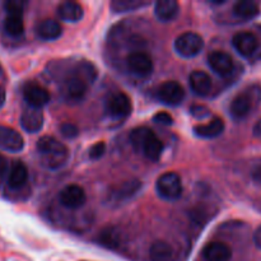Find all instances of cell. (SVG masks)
I'll list each match as a JSON object with an SVG mask.
<instances>
[{"label":"cell","mask_w":261,"mask_h":261,"mask_svg":"<svg viewBox=\"0 0 261 261\" xmlns=\"http://www.w3.org/2000/svg\"><path fill=\"white\" fill-rule=\"evenodd\" d=\"M158 101L167 106H178L185 98L184 87L176 81H167L161 84L155 92Z\"/></svg>","instance_id":"obj_7"},{"label":"cell","mask_w":261,"mask_h":261,"mask_svg":"<svg viewBox=\"0 0 261 261\" xmlns=\"http://www.w3.org/2000/svg\"><path fill=\"white\" fill-rule=\"evenodd\" d=\"M252 134H254V137L260 138L261 139V119L255 124L254 129H252Z\"/></svg>","instance_id":"obj_38"},{"label":"cell","mask_w":261,"mask_h":261,"mask_svg":"<svg viewBox=\"0 0 261 261\" xmlns=\"http://www.w3.org/2000/svg\"><path fill=\"white\" fill-rule=\"evenodd\" d=\"M4 31L10 37H19L24 33V22L19 15H7L4 20Z\"/></svg>","instance_id":"obj_29"},{"label":"cell","mask_w":261,"mask_h":261,"mask_svg":"<svg viewBox=\"0 0 261 261\" xmlns=\"http://www.w3.org/2000/svg\"><path fill=\"white\" fill-rule=\"evenodd\" d=\"M36 35L43 41H55L63 35V28L58 20L47 18L38 23L36 27Z\"/></svg>","instance_id":"obj_21"},{"label":"cell","mask_w":261,"mask_h":261,"mask_svg":"<svg viewBox=\"0 0 261 261\" xmlns=\"http://www.w3.org/2000/svg\"><path fill=\"white\" fill-rule=\"evenodd\" d=\"M173 48L181 58H195L203 51L204 40L199 33L185 32L176 38L173 42Z\"/></svg>","instance_id":"obj_5"},{"label":"cell","mask_w":261,"mask_h":261,"mask_svg":"<svg viewBox=\"0 0 261 261\" xmlns=\"http://www.w3.org/2000/svg\"><path fill=\"white\" fill-rule=\"evenodd\" d=\"M148 5H150V2H143V0H114V2H111L110 7H111L114 13L121 14V13L134 12V10L148 7Z\"/></svg>","instance_id":"obj_27"},{"label":"cell","mask_w":261,"mask_h":261,"mask_svg":"<svg viewBox=\"0 0 261 261\" xmlns=\"http://www.w3.org/2000/svg\"><path fill=\"white\" fill-rule=\"evenodd\" d=\"M23 97L28 106L35 107V109H42L50 102V93L47 89L36 83L25 84L23 88Z\"/></svg>","instance_id":"obj_14"},{"label":"cell","mask_w":261,"mask_h":261,"mask_svg":"<svg viewBox=\"0 0 261 261\" xmlns=\"http://www.w3.org/2000/svg\"><path fill=\"white\" fill-rule=\"evenodd\" d=\"M261 99V87L251 86L237 94L229 105L231 116L236 120H242L249 116L251 110Z\"/></svg>","instance_id":"obj_3"},{"label":"cell","mask_w":261,"mask_h":261,"mask_svg":"<svg viewBox=\"0 0 261 261\" xmlns=\"http://www.w3.org/2000/svg\"><path fill=\"white\" fill-rule=\"evenodd\" d=\"M232 46L244 58H251L259 48V40L252 32H239L232 38Z\"/></svg>","instance_id":"obj_10"},{"label":"cell","mask_w":261,"mask_h":261,"mask_svg":"<svg viewBox=\"0 0 261 261\" xmlns=\"http://www.w3.org/2000/svg\"><path fill=\"white\" fill-rule=\"evenodd\" d=\"M252 178H254L256 182L261 184V165L256 166V167H255V170L252 171Z\"/></svg>","instance_id":"obj_37"},{"label":"cell","mask_w":261,"mask_h":261,"mask_svg":"<svg viewBox=\"0 0 261 261\" xmlns=\"http://www.w3.org/2000/svg\"><path fill=\"white\" fill-rule=\"evenodd\" d=\"M25 5H27V3L22 2V0H8V2L4 3V9L8 15H19V17H23Z\"/></svg>","instance_id":"obj_30"},{"label":"cell","mask_w":261,"mask_h":261,"mask_svg":"<svg viewBox=\"0 0 261 261\" xmlns=\"http://www.w3.org/2000/svg\"><path fill=\"white\" fill-rule=\"evenodd\" d=\"M5 99H7V92H5V89L0 86V109L4 106Z\"/></svg>","instance_id":"obj_39"},{"label":"cell","mask_w":261,"mask_h":261,"mask_svg":"<svg viewBox=\"0 0 261 261\" xmlns=\"http://www.w3.org/2000/svg\"><path fill=\"white\" fill-rule=\"evenodd\" d=\"M105 152H106V144L103 142H97L89 149V158L93 161H97L103 157Z\"/></svg>","instance_id":"obj_32"},{"label":"cell","mask_w":261,"mask_h":261,"mask_svg":"<svg viewBox=\"0 0 261 261\" xmlns=\"http://www.w3.org/2000/svg\"><path fill=\"white\" fill-rule=\"evenodd\" d=\"M24 148V139L13 127L0 125V149L9 153H19Z\"/></svg>","instance_id":"obj_11"},{"label":"cell","mask_w":261,"mask_h":261,"mask_svg":"<svg viewBox=\"0 0 261 261\" xmlns=\"http://www.w3.org/2000/svg\"><path fill=\"white\" fill-rule=\"evenodd\" d=\"M97 78V69L88 61H81L64 78L63 94L68 102H81L86 97L88 87Z\"/></svg>","instance_id":"obj_1"},{"label":"cell","mask_w":261,"mask_h":261,"mask_svg":"<svg viewBox=\"0 0 261 261\" xmlns=\"http://www.w3.org/2000/svg\"><path fill=\"white\" fill-rule=\"evenodd\" d=\"M252 240H254V244L257 249L261 250V226L257 227L254 232V236H252Z\"/></svg>","instance_id":"obj_36"},{"label":"cell","mask_w":261,"mask_h":261,"mask_svg":"<svg viewBox=\"0 0 261 261\" xmlns=\"http://www.w3.org/2000/svg\"><path fill=\"white\" fill-rule=\"evenodd\" d=\"M163 148H165L163 142L154 133V134H152L148 138L147 142L143 145L140 153H143L149 161H158L161 158V155H162Z\"/></svg>","instance_id":"obj_26"},{"label":"cell","mask_w":261,"mask_h":261,"mask_svg":"<svg viewBox=\"0 0 261 261\" xmlns=\"http://www.w3.org/2000/svg\"><path fill=\"white\" fill-rule=\"evenodd\" d=\"M190 114L193 115L194 117H196V119H204V117H206L209 114H211V111H209V110L206 109V107L198 105V106H193V107H191V109H190Z\"/></svg>","instance_id":"obj_34"},{"label":"cell","mask_w":261,"mask_h":261,"mask_svg":"<svg viewBox=\"0 0 261 261\" xmlns=\"http://www.w3.org/2000/svg\"><path fill=\"white\" fill-rule=\"evenodd\" d=\"M180 13V4L176 0H158L154 4V15L160 22L168 23L176 19Z\"/></svg>","instance_id":"obj_18"},{"label":"cell","mask_w":261,"mask_h":261,"mask_svg":"<svg viewBox=\"0 0 261 261\" xmlns=\"http://www.w3.org/2000/svg\"><path fill=\"white\" fill-rule=\"evenodd\" d=\"M149 256L152 261H173L175 260V250L168 242L163 240H157L150 245Z\"/></svg>","instance_id":"obj_24"},{"label":"cell","mask_w":261,"mask_h":261,"mask_svg":"<svg viewBox=\"0 0 261 261\" xmlns=\"http://www.w3.org/2000/svg\"><path fill=\"white\" fill-rule=\"evenodd\" d=\"M8 171V160L3 154H0V178L4 177Z\"/></svg>","instance_id":"obj_35"},{"label":"cell","mask_w":261,"mask_h":261,"mask_svg":"<svg viewBox=\"0 0 261 261\" xmlns=\"http://www.w3.org/2000/svg\"><path fill=\"white\" fill-rule=\"evenodd\" d=\"M36 148H37L38 153L42 155L43 165L51 170L61 167L68 161L69 150L66 145H64L63 143L50 135L41 137L37 140Z\"/></svg>","instance_id":"obj_2"},{"label":"cell","mask_w":261,"mask_h":261,"mask_svg":"<svg viewBox=\"0 0 261 261\" xmlns=\"http://www.w3.org/2000/svg\"><path fill=\"white\" fill-rule=\"evenodd\" d=\"M59 201L64 208L75 211V209L82 208L86 204V191L79 185H68L61 189L60 193H59Z\"/></svg>","instance_id":"obj_9"},{"label":"cell","mask_w":261,"mask_h":261,"mask_svg":"<svg viewBox=\"0 0 261 261\" xmlns=\"http://www.w3.org/2000/svg\"><path fill=\"white\" fill-rule=\"evenodd\" d=\"M224 127H226V125H224L223 120L221 117H214L208 124L194 126L193 132L196 137L201 138V139H214L224 132Z\"/></svg>","instance_id":"obj_19"},{"label":"cell","mask_w":261,"mask_h":261,"mask_svg":"<svg viewBox=\"0 0 261 261\" xmlns=\"http://www.w3.org/2000/svg\"><path fill=\"white\" fill-rule=\"evenodd\" d=\"M28 170L27 166L22 162H14L8 173V185L13 190H19L27 184Z\"/></svg>","instance_id":"obj_22"},{"label":"cell","mask_w":261,"mask_h":261,"mask_svg":"<svg viewBox=\"0 0 261 261\" xmlns=\"http://www.w3.org/2000/svg\"><path fill=\"white\" fill-rule=\"evenodd\" d=\"M122 234L117 227H106L97 236V244L109 250H117L121 246Z\"/></svg>","instance_id":"obj_23"},{"label":"cell","mask_w":261,"mask_h":261,"mask_svg":"<svg viewBox=\"0 0 261 261\" xmlns=\"http://www.w3.org/2000/svg\"><path fill=\"white\" fill-rule=\"evenodd\" d=\"M105 110L112 119H126L133 111L132 99L124 92H115L107 97L106 102H105Z\"/></svg>","instance_id":"obj_6"},{"label":"cell","mask_w":261,"mask_h":261,"mask_svg":"<svg viewBox=\"0 0 261 261\" xmlns=\"http://www.w3.org/2000/svg\"><path fill=\"white\" fill-rule=\"evenodd\" d=\"M140 189H142V182L137 178L124 181L119 186L111 189L109 194L110 201H112V203H124V201L134 198L139 193Z\"/></svg>","instance_id":"obj_13"},{"label":"cell","mask_w":261,"mask_h":261,"mask_svg":"<svg viewBox=\"0 0 261 261\" xmlns=\"http://www.w3.org/2000/svg\"><path fill=\"white\" fill-rule=\"evenodd\" d=\"M58 15L61 20L69 23H76L83 19L84 9L76 2H64L58 7Z\"/></svg>","instance_id":"obj_20"},{"label":"cell","mask_w":261,"mask_h":261,"mask_svg":"<svg viewBox=\"0 0 261 261\" xmlns=\"http://www.w3.org/2000/svg\"><path fill=\"white\" fill-rule=\"evenodd\" d=\"M259 5L252 0H240L233 5V14L244 20L252 19L259 15Z\"/></svg>","instance_id":"obj_25"},{"label":"cell","mask_w":261,"mask_h":261,"mask_svg":"<svg viewBox=\"0 0 261 261\" xmlns=\"http://www.w3.org/2000/svg\"><path fill=\"white\" fill-rule=\"evenodd\" d=\"M153 121L158 125H163V126H171L173 124V117L168 112L161 111L153 116Z\"/></svg>","instance_id":"obj_33"},{"label":"cell","mask_w":261,"mask_h":261,"mask_svg":"<svg viewBox=\"0 0 261 261\" xmlns=\"http://www.w3.org/2000/svg\"><path fill=\"white\" fill-rule=\"evenodd\" d=\"M189 84L190 88L196 96L204 97L211 92L213 82L211 75L203 70H194L189 76Z\"/></svg>","instance_id":"obj_17"},{"label":"cell","mask_w":261,"mask_h":261,"mask_svg":"<svg viewBox=\"0 0 261 261\" xmlns=\"http://www.w3.org/2000/svg\"><path fill=\"white\" fill-rule=\"evenodd\" d=\"M158 196L166 201H176L182 196L184 186L181 177L176 172H166L155 182Z\"/></svg>","instance_id":"obj_4"},{"label":"cell","mask_w":261,"mask_h":261,"mask_svg":"<svg viewBox=\"0 0 261 261\" xmlns=\"http://www.w3.org/2000/svg\"><path fill=\"white\" fill-rule=\"evenodd\" d=\"M60 133L66 139H74L79 135V129L75 124L71 122H64L60 125Z\"/></svg>","instance_id":"obj_31"},{"label":"cell","mask_w":261,"mask_h":261,"mask_svg":"<svg viewBox=\"0 0 261 261\" xmlns=\"http://www.w3.org/2000/svg\"><path fill=\"white\" fill-rule=\"evenodd\" d=\"M152 134H154V132L147 126H138L135 127V129H133L129 135V139H130V143H132L133 148H134L137 152H140L143 145H144V143L147 142V139Z\"/></svg>","instance_id":"obj_28"},{"label":"cell","mask_w":261,"mask_h":261,"mask_svg":"<svg viewBox=\"0 0 261 261\" xmlns=\"http://www.w3.org/2000/svg\"><path fill=\"white\" fill-rule=\"evenodd\" d=\"M203 257L205 261H229L232 259V250L224 242H209L203 249Z\"/></svg>","instance_id":"obj_16"},{"label":"cell","mask_w":261,"mask_h":261,"mask_svg":"<svg viewBox=\"0 0 261 261\" xmlns=\"http://www.w3.org/2000/svg\"><path fill=\"white\" fill-rule=\"evenodd\" d=\"M20 126L24 132L30 134L38 133L43 126V114L41 109H35V107L28 106L20 115Z\"/></svg>","instance_id":"obj_15"},{"label":"cell","mask_w":261,"mask_h":261,"mask_svg":"<svg viewBox=\"0 0 261 261\" xmlns=\"http://www.w3.org/2000/svg\"><path fill=\"white\" fill-rule=\"evenodd\" d=\"M126 66L129 71H132L134 75L145 78L153 73L154 64H153L152 58L148 54L142 53V51H134L126 58Z\"/></svg>","instance_id":"obj_8"},{"label":"cell","mask_w":261,"mask_h":261,"mask_svg":"<svg viewBox=\"0 0 261 261\" xmlns=\"http://www.w3.org/2000/svg\"><path fill=\"white\" fill-rule=\"evenodd\" d=\"M208 65L214 73L218 74V75L221 76L231 75L234 68V63L232 56L221 50L213 51V53L209 54Z\"/></svg>","instance_id":"obj_12"}]
</instances>
